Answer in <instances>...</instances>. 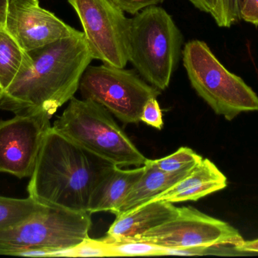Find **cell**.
<instances>
[{"label":"cell","mask_w":258,"mask_h":258,"mask_svg":"<svg viewBox=\"0 0 258 258\" xmlns=\"http://www.w3.org/2000/svg\"><path fill=\"white\" fill-rule=\"evenodd\" d=\"M32 65L0 93V109L15 115H53L79 90L93 60L84 33L28 51Z\"/></svg>","instance_id":"cell-1"},{"label":"cell","mask_w":258,"mask_h":258,"mask_svg":"<svg viewBox=\"0 0 258 258\" xmlns=\"http://www.w3.org/2000/svg\"><path fill=\"white\" fill-rule=\"evenodd\" d=\"M116 167L51 127L42 143L27 192L44 205L89 212L94 190Z\"/></svg>","instance_id":"cell-2"},{"label":"cell","mask_w":258,"mask_h":258,"mask_svg":"<svg viewBox=\"0 0 258 258\" xmlns=\"http://www.w3.org/2000/svg\"><path fill=\"white\" fill-rule=\"evenodd\" d=\"M183 36L162 8L150 6L131 18L128 62L160 91L169 86L183 51Z\"/></svg>","instance_id":"cell-3"},{"label":"cell","mask_w":258,"mask_h":258,"mask_svg":"<svg viewBox=\"0 0 258 258\" xmlns=\"http://www.w3.org/2000/svg\"><path fill=\"white\" fill-rule=\"evenodd\" d=\"M91 215L45 205L30 219L0 231V255L57 257L89 239Z\"/></svg>","instance_id":"cell-4"},{"label":"cell","mask_w":258,"mask_h":258,"mask_svg":"<svg viewBox=\"0 0 258 258\" xmlns=\"http://www.w3.org/2000/svg\"><path fill=\"white\" fill-rule=\"evenodd\" d=\"M52 129L120 168L141 167L147 162L110 112L91 100L73 97Z\"/></svg>","instance_id":"cell-5"},{"label":"cell","mask_w":258,"mask_h":258,"mask_svg":"<svg viewBox=\"0 0 258 258\" xmlns=\"http://www.w3.org/2000/svg\"><path fill=\"white\" fill-rule=\"evenodd\" d=\"M182 59L191 86L215 114L232 121L243 112L258 111L255 92L229 71L204 41L186 42Z\"/></svg>","instance_id":"cell-6"},{"label":"cell","mask_w":258,"mask_h":258,"mask_svg":"<svg viewBox=\"0 0 258 258\" xmlns=\"http://www.w3.org/2000/svg\"><path fill=\"white\" fill-rule=\"evenodd\" d=\"M79 90L84 99L101 105L125 124L141 121L147 101L161 93L133 71L105 64L89 65L80 80Z\"/></svg>","instance_id":"cell-7"},{"label":"cell","mask_w":258,"mask_h":258,"mask_svg":"<svg viewBox=\"0 0 258 258\" xmlns=\"http://www.w3.org/2000/svg\"><path fill=\"white\" fill-rule=\"evenodd\" d=\"M75 10L93 59L125 68L131 18L110 0H68Z\"/></svg>","instance_id":"cell-8"},{"label":"cell","mask_w":258,"mask_h":258,"mask_svg":"<svg viewBox=\"0 0 258 258\" xmlns=\"http://www.w3.org/2000/svg\"><path fill=\"white\" fill-rule=\"evenodd\" d=\"M128 240L149 242L164 248L214 247L234 249L244 239L228 223L194 208L182 207L174 219Z\"/></svg>","instance_id":"cell-9"},{"label":"cell","mask_w":258,"mask_h":258,"mask_svg":"<svg viewBox=\"0 0 258 258\" xmlns=\"http://www.w3.org/2000/svg\"><path fill=\"white\" fill-rule=\"evenodd\" d=\"M51 117L45 113L15 115L0 121V172L19 179L31 177Z\"/></svg>","instance_id":"cell-10"},{"label":"cell","mask_w":258,"mask_h":258,"mask_svg":"<svg viewBox=\"0 0 258 258\" xmlns=\"http://www.w3.org/2000/svg\"><path fill=\"white\" fill-rule=\"evenodd\" d=\"M4 27L26 51L82 33L43 9L39 0H9Z\"/></svg>","instance_id":"cell-11"},{"label":"cell","mask_w":258,"mask_h":258,"mask_svg":"<svg viewBox=\"0 0 258 258\" xmlns=\"http://www.w3.org/2000/svg\"><path fill=\"white\" fill-rule=\"evenodd\" d=\"M180 208L169 201H152L121 216H116L110 226L106 240L121 242L141 236L174 219Z\"/></svg>","instance_id":"cell-12"},{"label":"cell","mask_w":258,"mask_h":258,"mask_svg":"<svg viewBox=\"0 0 258 258\" xmlns=\"http://www.w3.org/2000/svg\"><path fill=\"white\" fill-rule=\"evenodd\" d=\"M227 179L209 159H203L184 178L152 201H197L227 187Z\"/></svg>","instance_id":"cell-13"},{"label":"cell","mask_w":258,"mask_h":258,"mask_svg":"<svg viewBox=\"0 0 258 258\" xmlns=\"http://www.w3.org/2000/svg\"><path fill=\"white\" fill-rule=\"evenodd\" d=\"M144 166V174L129 191L128 195L115 214L116 216L128 213L154 199L184 178L192 170L165 172L158 168L150 159H147Z\"/></svg>","instance_id":"cell-14"},{"label":"cell","mask_w":258,"mask_h":258,"mask_svg":"<svg viewBox=\"0 0 258 258\" xmlns=\"http://www.w3.org/2000/svg\"><path fill=\"white\" fill-rule=\"evenodd\" d=\"M144 171V165L129 170L116 166L95 188L89 201L88 212L90 214L110 212L115 215Z\"/></svg>","instance_id":"cell-15"},{"label":"cell","mask_w":258,"mask_h":258,"mask_svg":"<svg viewBox=\"0 0 258 258\" xmlns=\"http://www.w3.org/2000/svg\"><path fill=\"white\" fill-rule=\"evenodd\" d=\"M31 56L23 49L13 36L0 26V87L6 89L32 65Z\"/></svg>","instance_id":"cell-16"},{"label":"cell","mask_w":258,"mask_h":258,"mask_svg":"<svg viewBox=\"0 0 258 258\" xmlns=\"http://www.w3.org/2000/svg\"><path fill=\"white\" fill-rule=\"evenodd\" d=\"M45 207L29 196L15 198L0 195V231L12 228L30 219Z\"/></svg>","instance_id":"cell-17"},{"label":"cell","mask_w":258,"mask_h":258,"mask_svg":"<svg viewBox=\"0 0 258 258\" xmlns=\"http://www.w3.org/2000/svg\"><path fill=\"white\" fill-rule=\"evenodd\" d=\"M203 158L188 147H180L170 156L152 162L159 169L165 172L190 171L194 169Z\"/></svg>","instance_id":"cell-18"},{"label":"cell","mask_w":258,"mask_h":258,"mask_svg":"<svg viewBox=\"0 0 258 258\" xmlns=\"http://www.w3.org/2000/svg\"><path fill=\"white\" fill-rule=\"evenodd\" d=\"M102 240L106 242L111 257H120V256H157L161 255L164 248L141 241L128 240L114 242Z\"/></svg>","instance_id":"cell-19"},{"label":"cell","mask_w":258,"mask_h":258,"mask_svg":"<svg viewBox=\"0 0 258 258\" xmlns=\"http://www.w3.org/2000/svg\"><path fill=\"white\" fill-rule=\"evenodd\" d=\"M244 0H218L215 22L221 27H230L241 21Z\"/></svg>","instance_id":"cell-20"},{"label":"cell","mask_w":258,"mask_h":258,"mask_svg":"<svg viewBox=\"0 0 258 258\" xmlns=\"http://www.w3.org/2000/svg\"><path fill=\"white\" fill-rule=\"evenodd\" d=\"M111 257L108 246L102 239L96 240L89 238L71 249L70 257Z\"/></svg>","instance_id":"cell-21"},{"label":"cell","mask_w":258,"mask_h":258,"mask_svg":"<svg viewBox=\"0 0 258 258\" xmlns=\"http://www.w3.org/2000/svg\"><path fill=\"white\" fill-rule=\"evenodd\" d=\"M141 121L158 130H162L164 124L162 110L156 98H151L147 101L143 109Z\"/></svg>","instance_id":"cell-22"},{"label":"cell","mask_w":258,"mask_h":258,"mask_svg":"<svg viewBox=\"0 0 258 258\" xmlns=\"http://www.w3.org/2000/svg\"><path fill=\"white\" fill-rule=\"evenodd\" d=\"M124 12L136 15L138 12L150 6H158L165 0H110Z\"/></svg>","instance_id":"cell-23"},{"label":"cell","mask_w":258,"mask_h":258,"mask_svg":"<svg viewBox=\"0 0 258 258\" xmlns=\"http://www.w3.org/2000/svg\"><path fill=\"white\" fill-rule=\"evenodd\" d=\"M241 19L258 26V0H244Z\"/></svg>","instance_id":"cell-24"},{"label":"cell","mask_w":258,"mask_h":258,"mask_svg":"<svg viewBox=\"0 0 258 258\" xmlns=\"http://www.w3.org/2000/svg\"><path fill=\"white\" fill-rule=\"evenodd\" d=\"M189 1L202 12L210 14L212 18L215 16L218 0H189Z\"/></svg>","instance_id":"cell-25"},{"label":"cell","mask_w":258,"mask_h":258,"mask_svg":"<svg viewBox=\"0 0 258 258\" xmlns=\"http://www.w3.org/2000/svg\"><path fill=\"white\" fill-rule=\"evenodd\" d=\"M234 251L239 253H256L258 254V239L254 240H244L242 243L236 246Z\"/></svg>","instance_id":"cell-26"},{"label":"cell","mask_w":258,"mask_h":258,"mask_svg":"<svg viewBox=\"0 0 258 258\" xmlns=\"http://www.w3.org/2000/svg\"><path fill=\"white\" fill-rule=\"evenodd\" d=\"M9 0H0V24L4 25Z\"/></svg>","instance_id":"cell-27"},{"label":"cell","mask_w":258,"mask_h":258,"mask_svg":"<svg viewBox=\"0 0 258 258\" xmlns=\"http://www.w3.org/2000/svg\"><path fill=\"white\" fill-rule=\"evenodd\" d=\"M2 92V89H1V87H0V93H1Z\"/></svg>","instance_id":"cell-28"},{"label":"cell","mask_w":258,"mask_h":258,"mask_svg":"<svg viewBox=\"0 0 258 258\" xmlns=\"http://www.w3.org/2000/svg\"><path fill=\"white\" fill-rule=\"evenodd\" d=\"M0 26H2V24H0Z\"/></svg>","instance_id":"cell-29"}]
</instances>
